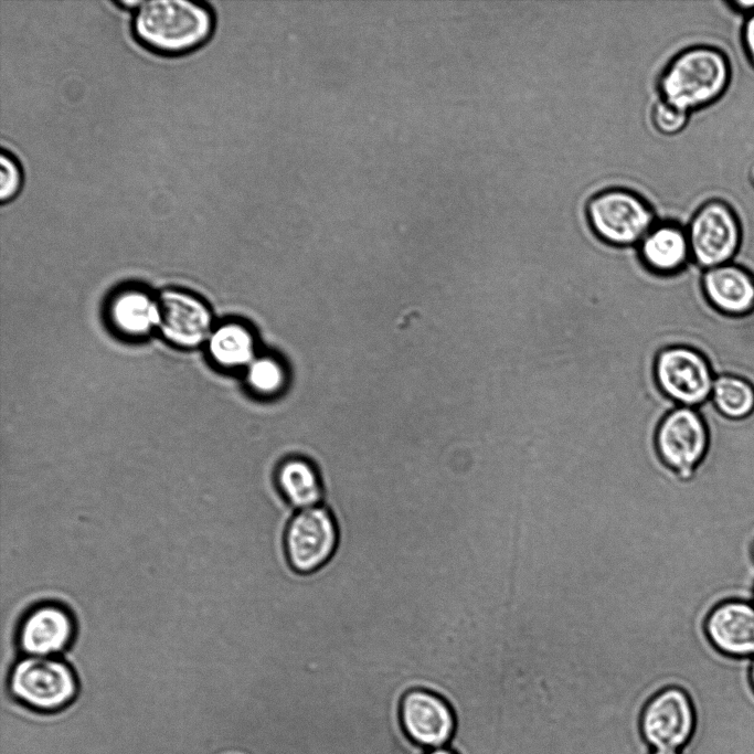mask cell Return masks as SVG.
I'll list each match as a JSON object with an SVG mask.
<instances>
[{"instance_id": "d4e9b609", "label": "cell", "mask_w": 754, "mask_h": 754, "mask_svg": "<svg viewBox=\"0 0 754 754\" xmlns=\"http://www.w3.org/2000/svg\"><path fill=\"white\" fill-rule=\"evenodd\" d=\"M141 2L142 1H139V0H134V1L132 0H130V1L125 0V1H118L117 3L125 9H135L136 10L141 4Z\"/></svg>"}, {"instance_id": "7402d4cb", "label": "cell", "mask_w": 754, "mask_h": 754, "mask_svg": "<svg viewBox=\"0 0 754 754\" xmlns=\"http://www.w3.org/2000/svg\"><path fill=\"white\" fill-rule=\"evenodd\" d=\"M0 199L11 200L20 190L22 172L17 159L6 149L0 153Z\"/></svg>"}, {"instance_id": "52a82bcc", "label": "cell", "mask_w": 754, "mask_h": 754, "mask_svg": "<svg viewBox=\"0 0 754 754\" xmlns=\"http://www.w3.org/2000/svg\"><path fill=\"white\" fill-rule=\"evenodd\" d=\"M708 446L707 425L693 407H675L662 418L655 435L660 461L682 480L693 477Z\"/></svg>"}, {"instance_id": "484cf974", "label": "cell", "mask_w": 754, "mask_h": 754, "mask_svg": "<svg viewBox=\"0 0 754 754\" xmlns=\"http://www.w3.org/2000/svg\"><path fill=\"white\" fill-rule=\"evenodd\" d=\"M426 754H456V753L453 750H450L448 746H443V747L428 750L426 752Z\"/></svg>"}, {"instance_id": "7a4b0ae2", "label": "cell", "mask_w": 754, "mask_h": 754, "mask_svg": "<svg viewBox=\"0 0 754 754\" xmlns=\"http://www.w3.org/2000/svg\"><path fill=\"white\" fill-rule=\"evenodd\" d=\"M131 28L145 49L172 56L205 43L212 34L214 17L201 1L150 0L135 10Z\"/></svg>"}, {"instance_id": "83f0119b", "label": "cell", "mask_w": 754, "mask_h": 754, "mask_svg": "<svg viewBox=\"0 0 754 754\" xmlns=\"http://www.w3.org/2000/svg\"><path fill=\"white\" fill-rule=\"evenodd\" d=\"M747 177H748V181H750L751 185L754 188V162L751 164V167L748 169Z\"/></svg>"}, {"instance_id": "ffe728a7", "label": "cell", "mask_w": 754, "mask_h": 754, "mask_svg": "<svg viewBox=\"0 0 754 754\" xmlns=\"http://www.w3.org/2000/svg\"><path fill=\"white\" fill-rule=\"evenodd\" d=\"M247 380L249 385L261 394H275L285 382L282 364L269 357L254 359L248 365Z\"/></svg>"}, {"instance_id": "30bf717a", "label": "cell", "mask_w": 754, "mask_h": 754, "mask_svg": "<svg viewBox=\"0 0 754 754\" xmlns=\"http://www.w3.org/2000/svg\"><path fill=\"white\" fill-rule=\"evenodd\" d=\"M400 716L407 736L428 750L447 746L455 731L452 707L428 689L408 690L401 700Z\"/></svg>"}, {"instance_id": "6da1fadb", "label": "cell", "mask_w": 754, "mask_h": 754, "mask_svg": "<svg viewBox=\"0 0 754 754\" xmlns=\"http://www.w3.org/2000/svg\"><path fill=\"white\" fill-rule=\"evenodd\" d=\"M732 63L719 46L697 44L676 54L663 68L661 100L691 114L718 103L732 82Z\"/></svg>"}, {"instance_id": "277c9868", "label": "cell", "mask_w": 754, "mask_h": 754, "mask_svg": "<svg viewBox=\"0 0 754 754\" xmlns=\"http://www.w3.org/2000/svg\"><path fill=\"white\" fill-rule=\"evenodd\" d=\"M340 527L329 506L297 510L284 525L282 548L290 570L310 575L327 566L338 552Z\"/></svg>"}, {"instance_id": "ba28073f", "label": "cell", "mask_w": 754, "mask_h": 754, "mask_svg": "<svg viewBox=\"0 0 754 754\" xmlns=\"http://www.w3.org/2000/svg\"><path fill=\"white\" fill-rule=\"evenodd\" d=\"M714 374L707 359L686 346L661 350L655 361L660 391L679 406L698 408L711 399Z\"/></svg>"}, {"instance_id": "9c48e42d", "label": "cell", "mask_w": 754, "mask_h": 754, "mask_svg": "<svg viewBox=\"0 0 754 754\" xmlns=\"http://www.w3.org/2000/svg\"><path fill=\"white\" fill-rule=\"evenodd\" d=\"M695 711L689 693L680 687H668L646 704L641 730L654 750H680L693 735Z\"/></svg>"}, {"instance_id": "9a60e30c", "label": "cell", "mask_w": 754, "mask_h": 754, "mask_svg": "<svg viewBox=\"0 0 754 754\" xmlns=\"http://www.w3.org/2000/svg\"><path fill=\"white\" fill-rule=\"evenodd\" d=\"M702 285L709 302L723 314L743 316L754 309V278L734 263L704 269Z\"/></svg>"}, {"instance_id": "7c38bea8", "label": "cell", "mask_w": 754, "mask_h": 754, "mask_svg": "<svg viewBox=\"0 0 754 754\" xmlns=\"http://www.w3.org/2000/svg\"><path fill=\"white\" fill-rule=\"evenodd\" d=\"M74 636V620L67 609L43 604L24 617L19 629V645L29 656L51 657L64 650Z\"/></svg>"}, {"instance_id": "5b68a950", "label": "cell", "mask_w": 754, "mask_h": 754, "mask_svg": "<svg viewBox=\"0 0 754 754\" xmlns=\"http://www.w3.org/2000/svg\"><path fill=\"white\" fill-rule=\"evenodd\" d=\"M686 231L692 262L709 269L733 261L742 244L744 225L729 201L711 198L693 212Z\"/></svg>"}, {"instance_id": "f546056e", "label": "cell", "mask_w": 754, "mask_h": 754, "mask_svg": "<svg viewBox=\"0 0 754 754\" xmlns=\"http://www.w3.org/2000/svg\"><path fill=\"white\" fill-rule=\"evenodd\" d=\"M752 553H753V559H754V542H753V546H752Z\"/></svg>"}, {"instance_id": "ac0fdd59", "label": "cell", "mask_w": 754, "mask_h": 754, "mask_svg": "<svg viewBox=\"0 0 754 754\" xmlns=\"http://www.w3.org/2000/svg\"><path fill=\"white\" fill-rule=\"evenodd\" d=\"M209 348L213 359L224 367L249 365L254 360V339L245 327L237 323L216 329Z\"/></svg>"}, {"instance_id": "cb8c5ba5", "label": "cell", "mask_w": 754, "mask_h": 754, "mask_svg": "<svg viewBox=\"0 0 754 754\" xmlns=\"http://www.w3.org/2000/svg\"><path fill=\"white\" fill-rule=\"evenodd\" d=\"M729 10L741 14L744 18L754 13V1L748 0H728L723 1Z\"/></svg>"}, {"instance_id": "3957f363", "label": "cell", "mask_w": 754, "mask_h": 754, "mask_svg": "<svg viewBox=\"0 0 754 754\" xmlns=\"http://www.w3.org/2000/svg\"><path fill=\"white\" fill-rule=\"evenodd\" d=\"M9 697L25 709L52 714L67 709L79 694L75 671L52 657L28 656L18 661L8 678Z\"/></svg>"}, {"instance_id": "8992f818", "label": "cell", "mask_w": 754, "mask_h": 754, "mask_svg": "<svg viewBox=\"0 0 754 754\" xmlns=\"http://www.w3.org/2000/svg\"><path fill=\"white\" fill-rule=\"evenodd\" d=\"M586 217L597 238L620 248L639 244L655 222L649 204L635 192L620 188L594 194L586 204Z\"/></svg>"}, {"instance_id": "e0dca14e", "label": "cell", "mask_w": 754, "mask_h": 754, "mask_svg": "<svg viewBox=\"0 0 754 754\" xmlns=\"http://www.w3.org/2000/svg\"><path fill=\"white\" fill-rule=\"evenodd\" d=\"M111 317L123 331L130 334H144L153 326H159V304L144 293L127 291L114 301Z\"/></svg>"}, {"instance_id": "44dd1931", "label": "cell", "mask_w": 754, "mask_h": 754, "mask_svg": "<svg viewBox=\"0 0 754 754\" xmlns=\"http://www.w3.org/2000/svg\"><path fill=\"white\" fill-rule=\"evenodd\" d=\"M651 119L659 132L676 135L684 129L690 114L660 99L652 107Z\"/></svg>"}, {"instance_id": "603a6c76", "label": "cell", "mask_w": 754, "mask_h": 754, "mask_svg": "<svg viewBox=\"0 0 754 754\" xmlns=\"http://www.w3.org/2000/svg\"><path fill=\"white\" fill-rule=\"evenodd\" d=\"M740 42L746 61L754 68V13L743 19Z\"/></svg>"}, {"instance_id": "5bb4252c", "label": "cell", "mask_w": 754, "mask_h": 754, "mask_svg": "<svg viewBox=\"0 0 754 754\" xmlns=\"http://www.w3.org/2000/svg\"><path fill=\"white\" fill-rule=\"evenodd\" d=\"M637 252L650 272L662 276L679 273L692 261L686 226L672 221L654 225Z\"/></svg>"}, {"instance_id": "f1b7e54d", "label": "cell", "mask_w": 754, "mask_h": 754, "mask_svg": "<svg viewBox=\"0 0 754 754\" xmlns=\"http://www.w3.org/2000/svg\"><path fill=\"white\" fill-rule=\"evenodd\" d=\"M750 680H751V686L754 690V658L751 660V666H750Z\"/></svg>"}, {"instance_id": "d6986e66", "label": "cell", "mask_w": 754, "mask_h": 754, "mask_svg": "<svg viewBox=\"0 0 754 754\" xmlns=\"http://www.w3.org/2000/svg\"><path fill=\"white\" fill-rule=\"evenodd\" d=\"M711 400L722 415L741 420L754 411V387L742 378L719 375L713 382Z\"/></svg>"}, {"instance_id": "2e32d148", "label": "cell", "mask_w": 754, "mask_h": 754, "mask_svg": "<svg viewBox=\"0 0 754 754\" xmlns=\"http://www.w3.org/2000/svg\"><path fill=\"white\" fill-rule=\"evenodd\" d=\"M273 482L280 499L296 511L322 505L327 496L319 470L302 457L284 459L275 469Z\"/></svg>"}, {"instance_id": "8fae6325", "label": "cell", "mask_w": 754, "mask_h": 754, "mask_svg": "<svg viewBox=\"0 0 754 754\" xmlns=\"http://www.w3.org/2000/svg\"><path fill=\"white\" fill-rule=\"evenodd\" d=\"M709 643L720 654L735 659L754 658V602L724 599L704 619Z\"/></svg>"}, {"instance_id": "4fadbf2b", "label": "cell", "mask_w": 754, "mask_h": 754, "mask_svg": "<svg viewBox=\"0 0 754 754\" xmlns=\"http://www.w3.org/2000/svg\"><path fill=\"white\" fill-rule=\"evenodd\" d=\"M159 304V327L173 343L193 347L200 343L210 329V314L194 297L180 291H166Z\"/></svg>"}, {"instance_id": "4316f807", "label": "cell", "mask_w": 754, "mask_h": 754, "mask_svg": "<svg viewBox=\"0 0 754 754\" xmlns=\"http://www.w3.org/2000/svg\"><path fill=\"white\" fill-rule=\"evenodd\" d=\"M651 754H681L680 750H654Z\"/></svg>"}]
</instances>
